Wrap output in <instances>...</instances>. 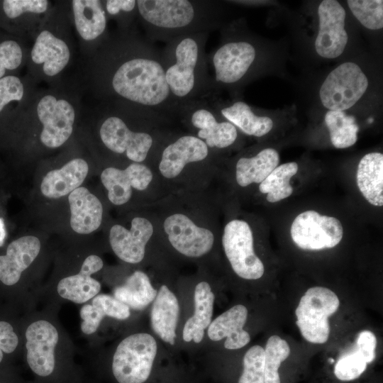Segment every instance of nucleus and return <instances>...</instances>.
<instances>
[{"label":"nucleus","instance_id":"nucleus-40","mask_svg":"<svg viewBox=\"0 0 383 383\" xmlns=\"http://www.w3.org/2000/svg\"><path fill=\"white\" fill-rule=\"evenodd\" d=\"M24 85L15 75H6L0 79V113L13 101H20L24 95Z\"/></svg>","mask_w":383,"mask_h":383},{"label":"nucleus","instance_id":"nucleus-26","mask_svg":"<svg viewBox=\"0 0 383 383\" xmlns=\"http://www.w3.org/2000/svg\"><path fill=\"white\" fill-rule=\"evenodd\" d=\"M179 306L177 297L166 285H162L154 299L150 313L154 332L165 342L174 345Z\"/></svg>","mask_w":383,"mask_h":383},{"label":"nucleus","instance_id":"nucleus-32","mask_svg":"<svg viewBox=\"0 0 383 383\" xmlns=\"http://www.w3.org/2000/svg\"><path fill=\"white\" fill-rule=\"evenodd\" d=\"M295 162H287L277 167L259 186L262 194H267V200L274 203L286 199L293 193L291 178L298 171Z\"/></svg>","mask_w":383,"mask_h":383},{"label":"nucleus","instance_id":"nucleus-5","mask_svg":"<svg viewBox=\"0 0 383 383\" xmlns=\"http://www.w3.org/2000/svg\"><path fill=\"white\" fill-rule=\"evenodd\" d=\"M157 343L148 333L132 334L118 345L112 371L119 383H143L149 377L157 354Z\"/></svg>","mask_w":383,"mask_h":383},{"label":"nucleus","instance_id":"nucleus-2","mask_svg":"<svg viewBox=\"0 0 383 383\" xmlns=\"http://www.w3.org/2000/svg\"><path fill=\"white\" fill-rule=\"evenodd\" d=\"M146 38L167 43L183 35L209 33L218 25L216 2L208 0H138Z\"/></svg>","mask_w":383,"mask_h":383},{"label":"nucleus","instance_id":"nucleus-18","mask_svg":"<svg viewBox=\"0 0 383 383\" xmlns=\"http://www.w3.org/2000/svg\"><path fill=\"white\" fill-rule=\"evenodd\" d=\"M209 155V148L204 141L193 135H181L162 149L159 170L164 177L173 179L188 164L204 161Z\"/></svg>","mask_w":383,"mask_h":383},{"label":"nucleus","instance_id":"nucleus-21","mask_svg":"<svg viewBox=\"0 0 383 383\" xmlns=\"http://www.w3.org/2000/svg\"><path fill=\"white\" fill-rule=\"evenodd\" d=\"M88 173L87 162L81 157L73 158L60 168L47 172L40 183V192L51 199L68 196L81 187Z\"/></svg>","mask_w":383,"mask_h":383},{"label":"nucleus","instance_id":"nucleus-6","mask_svg":"<svg viewBox=\"0 0 383 383\" xmlns=\"http://www.w3.org/2000/svg\"><path fill=\"white\" fill-rule=\"evenodd\" d=\"M124 116L113 113L104 118L99 130L100 140L111 152L142 163L153 147L154 137L145 130L132 129Z\"/></svg>","mask_w":383,"mask_h":383},{"label":"nucleus","instance_id":"nucleus-42","mask_svg":"<svg viewBox=\"0 0 383 383\" xmlns=\"http://www.w3.org/2000/svg\"><path fill=\"white\" fill-rule=\"evenodd\" d=\"M79 313L82 320L81 330L87 335L95 333L102 319L106 316L99 306L92 304L84 305L81 308Z\"/></svg>","mask_w":383,"mask_h":383},{"label":"nucleus","instance_id":"nucleus-39","mask_svg":"<svg viewBox=\"0 0 383 383\" xmlns=\"http://www.w3.org/2000/svg\"><path fill=\"white\" fill-rule=\"evenodd\" d=\"M3 11L9 18H16L26 13H43L48 7L47 0H4Z\"/></svg>","mask_w":383,"mask_h":383},{"label":"nucleus","instance_id":"nucleus-20","mask_svg":"<svg viewBox=\"0 0 383 383\" xmlns=\"http://www.w3.org/2000/svg\"><path fill=\"white\" fill-rule=\"evenodd\" d=\"M103 266V260L99 256H87L77 274L60 280L57 286L58 294L76 304H83L93 299L100 292L101 284L91 277V274L101 270Z\"/></svg>","mask_w":383,"mask_h":383},{"label":"nucleus","instance_id":"nucleus-34","mask_svg":"<svg viewBox=\"0 0 383 383\" xmlns=\"http://www.w3.org/2000/svg\"><path fill=\"white\" fill-rule=\"evenodd\" d=\"M265 351V383H280L279 368L290 354L288 343L274 335L267 341Z\"/></svg>","mask_w":383,"mask_h":383},{"label":"nucleus","instance_id":"nucleus-31","mask_svg":"<svg viewBox=\"0 0 383 383\" xmlns=\"http://www.w3.org/2000/svg\"><path fill=\"white\" fill-rule=\"evenodd\" d=\"M157 294L148 276L142 271L134 272L124 284L113 291L116 299L135 310L145 309L155 299Z\"/></svg>","mask_w":383,"mask_h":383},{"label":"nucleus","instance_id":"nucleus-38","mask_svg":"<svg viewBox=\"0 0 383 383\" xmlns=\"http://www.w3.org/2000/svg\"><path fill=\"white\" fill-rule=\"evenodd\" d=\"M23 53L21 45L13 40L0 43V79L8 71L16 70L22 63Z\"/></svg>","mask_w":383,"mask_h":383},{"label":"nucleus","instance_id":"nucleus-16","mask_svg":"<svg viewBox=\"0 0 383 383\" xmlns=\"http://www.w3.org/2000/svg\"><path fill=\"white\" fill-rule=\"evenodd\" d=\"M152 177L148 166L132 162L123 170L113 167L105 168L101 174V182L107 190L110 202L120 206L130 200L133 189L138 191L146 189Z\"/></svg>","mask_w":383,"mask_h":383},{"label":"nucleus","instance_id":"nucleus-41","mask_svg":"<svg viewBox=\"0 0 383 383\" xmlns=\"http://www.w3.org/2000/svg\"><path fill=\"white\" fill-rule=\"evenodd\" d=\"M92 304L99 306L105 316L118 319H127L130 315V308L115 297L108 294H97L93 298Z\"/></svg>","mask_w":383,"mask_h":383},{"label":"nucleus","instance_id":"nucleus-43","mask_svg":"<svg viewBox=\"0 0 383 383\" xmlns=\"http://www.w3.org/2000/svg\"><path fill=\"white\" fill-rule=\"evenodd\" d=\"M104 9L110 16L127 18L129 21L135 14L138 16L135 0H107Z\"/></svg>","mask_w":383,"mask_h":383},{"label":"nucleus","instance_id":"nucleus-8","mask_svg":"<svg viewBox=\"0 0 383 383\" xmlns=\"http://www.w3.org/2000/svg\"><path fill=\"white\" fill-rule=\"evenodd\" d=\"M257 56L254 45L244 40H226L207 55L213 76L211 77V94L217 86L232 85L243 80Z\"/></svg>","mask_w":383,"mask_h":383},{"label":"nucleus","instance_id":"nucleus-7","mask_svg":"<svg viewBox=\"0 0 383 383\" xmlns=\"http://www.w3.org/2000/svg\"><path fill=\"white\" fill-rule=\"evenodd\" d=\"M368 79L358 65L347 62L331 71L323 81L319 96L330 111H343L352 107L363 96Z\"/></svg>","mask_w":383,"mask_h":383},{"label":"nucleus","instance_id":"nucleus-17","mask_svg":"<svg viewBox=\"0 0 383 383\" xmlns=\"http://www.w3.org/2000/svg\"><path fill=\"white\" fill-rule=\"evenodd\" d=\"M153 233L152 224L143 217H135L131 228L120 224L113 225L109 231V243L112 250L121 260L137 264L145 256V247Z\"/></svg>","mask_w":383,"mask_h":383},{"label":"nucleus","instance_id":"nucleus-45","mask_svg":"<svg viewBox=\"0 0 383 383\" xmlns=\"http://www.w3.org/2000/svg\"><path fill=\"white\" fill-rule=\"evenodd\" d=\"M377 339L370 331H362L358 333L355 348L362 353L367 363L372 362L375 358Z\"/></svg>","mask_w":383,"mask_h":383},{"label":"nucleus","instance_id":"nucleus-4","mask_svg":"<svg viewBox=\"0 0 383 383\" xmlns=\"http://www.w3.org/2000/svg\"><path fill=\"white\" fill-rule=\"evenodd\" d=\"M339 306L338 296L330 289L309 288L301 297L295 310L296 324L303 338L311 343H325L330 335L328 318Z\"/></svg>","mask_w":383,"mask_h":383},{"label":"nucleus","instance_id":"nucleus-37","mask_svg":"<svg viewBox=\"0 0 383 383\" xmlns=\"http://www.w3.org/2000/svg\"><path fill=\"white\" fill-rule=\"evenodd\" d=\"M238 383H265V351L261 346L254 345L245 354Z\"/></svg>","mask_w":383,"mask_h":383},{"label":"nucleus","instance_id":"nucleus-46","mask_svg":"<svg viewBox=\"0 0 383 383\" xmlns=\"http://www.w3.org/2000/svg\"><path fill=\"white\" fill-rule=\"evenodd\" d=\"M6 237L5 224L2 218H0V247L3 246Z\"/></svg>","mask_w":383,"mask_h":383},{"label":"nucleus","instance_id":"nucleus-35","mask_svg":"<svg viewBox=\"0 0 383 383\" xmlns=\"http://www.w3.org/2000/svg\"><path fill=\"white\" fill-rule=\"evenodd\" d=\"M350 10L360 23L370 30L383 28V1L348 0Z\"/></svg>","mask_w":383,"mask_h":383},{"label":"nucleus","instance_id":"nucleus-22","mask_svg":"<svg viewBox=\"0 0 383 383\" xmlns=\"http://www.w3.org/2000/svg\"><path fill=\"white\" fill-rule=\"evenodd\" d=\"M72 229L82 235L96 231L103 218L101 201L87 188L79 187L68 195Z\"/></svg>","mask_w":383,"mask_h":383},{"label":"nucleus","instance_id":"nucleus-30","mask_svg":"<svg viewBox=\"0 0 383 383\" xmlns=\"http://www.w3.org/2000/svg\"><path fill=\"white\" fill-rule=\"evenodd\" d=\"M279 156L273 148H265L250 157H240L235 167L237 183L247 187L252 183H261L277 167Z\"/></svg>","mask_w":383,"mask_h":383},{"label":"nucleus","instance_id":"nucleus-24","mask_svg":"<svg viewBox=\"0 0 383 383\" xmlns=\"http://www.w3.org/2000/svg\"><path fill=\"white\" fill-rule=\"evenodd\" d=\"M204 98H206L226 121L248 135L262 137L268 133L273 127V121L270 117L256 115L251 107L243 101L224 105L219 103L211 94Z\"/></svg>","mask_w":383,"mask_h":383},{"label":"nucleus","instance_id":"nucleus-14","mask_svg":"<svg viewBox=\"0 0 383 383\" xmlns=\"http://www.w3.org/2000/svg\"><path fill=\"white\" fill-rule=\"evenodd\" d=\"M163 228L172 247L187 257H201L213 247V233L209 229L197 226L183 213H176L167 216Z\"/></svg>","mask_w":383,"mask_h":383},{"label":"nucleus","instance_id":"nucleus-3","mask_svg":"<svg viewBox=\"0 0 383 383\" xmlns=\"http://www.w3.org/2000/svg\"><path fill=\"white\" fill-rule=\"evenodd\" d=\"M209 33L178 37L161 50L167 84L174 99L182 106L211 94L206 53Z\"/></svg>","mask_w":383,"mask_h":383},{"label":"nucleus","instance_id":"nucleus-28","mask_svg":"<svg viewBox=\"0 0 383 383\" xmlns=\"http://www.w3.org/2000/svg\"><path fill=\"white\" fill-rule=\"evenodd\" d=\"M72 6L77 33L86 41L100 38L106 29V15L99 0H73Z\"/></svg>","mask_w":383,"mask_h":383},{"label":"nucleus","instance_id":"nucleus-29","mask_svg":"<svg viewBox=\"0 0 383 383\" xmlns=\"http://www.w3.org/2000/svg\"><path fill=\"white\" fill-rule=\"evenodd\" d=\"M194 313L184 324L183 339L199 343L204 335V330L211 322L214 294L209 283L199 282L194 290Z\"/></svg>","mask_w":383,"mask_h":383},{"label":"nucleus","instance_id":"nucleus-11","mask_svg":"<svg viewBox=\"0 0 383 383\" xmlns=\"http://www.w3.org/2000/svg\"><path fill=\"white\" fill-rule=\"evenodd\" d=\"M294 243L300 248L319 250L332 248L342 240L343 229L340 221L315 211H306L294 220L290 230Z\"/></svg>","mask_w":383,"mask_h":383},{"label":"nucleus","instance_id":"nucleus-9","mask_svg":"<svg viewBox=\"0 0 383 383\" xmlns=\"http://www.w3.org/2000/svg\"><path fill=\"white\" fill-rule=\"evenodd\" d=\"M218 113L206 98L184 105L179 117L196 131V137L210 148L223 149L233 145L237 138L236 128L228 121H218Z\"/></svg>","mask_w":383,"mask_h":383},{"label":"nucleus","instance_id":"nucleus-23","mask_svg":"<svg viewBox=\"0 0 383 383\" xmlns=\"http://www.w3.org/2000/svg\"><path fill=\"white\" fill-rule=\"evenodd\" d=\"M248 317L247 308L235 305L221 313L211 322L208 327V336L211 340L218 341L224 338V347L237 350L246 345L250 340L249 333L243 329Z\"/></svg>","mask_w":383,"mask_h":383},{"label":"nucleus","instance_id":"nucleus-36","mask_svg":"<svg viewBox=\"0 0 383 383\" xmlns=\"http://www.w3.org/2000/svg\"><path fill=\"white\" fill-rule=\"evenodd\" d=\"M367 362L361 352L355 347L338 360L334 367L335 377L342 381L358 378L367 369Z\"/></svg>","mask_w":383,"mask_h":383},{"label":"nucleus","instance_id":"nucleus-13","mask_svg":"<svg viewBox=\"0 0 383 383\" xmlns=\"http://www.w3.org/2000/svg\"><path fill=\"white\" fill-rule=\"evenodd\" d=\"M345 11L335 0H324L318 8L319 30L315 49L322 57L333 59L344 51L348 36L345 29Z\"/></svg>","mask_w":383,"mask_h":383},{"label":"nucleus","instance_id":"nucleus-33","mask_svg":"<svg viewBox=\"0 0 383 383\" xmlns=\"http://www.w3.org/2000/svg\"><path fill=\"white\" fill-rule=\"evenodd\" d=\"M325 123L335 148H347L356 143L359 127L354 116L341 111H328L325 116Z\"/></svg>","mask_w":383,"mask_h":383},{"label":"nucleus","instance_id":"nucleus-12","mask_svg":"<svg viewBox=\"0 0 383 383\" xmlns=\"http://www.w3.org/2000/svg\"><path fill=\"white\" fill-rule=\"evenodd\" d=\"M37 114L43 126L40 140L45 147L57 148L70 138L76 113L67 100L46 94L38 103Z\"/></svg>","mask_w":383,"mask_h":383},{"label":"nucleus","instance_id":"nucleus-1","mask_svg":"<svg viewBox=\"0 0 383 383\" xmlns=\"http://www.w3.org/2000/svg\"><path fill=\"white\" fill-rule=\"evenodd\" d=\"M102 85L107 94L170 119L182 108L167 84L162 52L147 38L122 37L113 43L103 63Z\"/></svg>","mask_w":383,"mask_h":383},{"label":"nucleus","instance_id":"nucleus-10","mask_svg":"<svg viewBox=\"0 0 383 383\" xmlns=\"http://www.w3.org/2000/svg\"><path fill=\"white\" fill-rule=\"evenodd\" d=\"M222 245L237 275L245 279L262 277L264 265L254 251L253 235L247 222L238 219L228 222L223 230Z\"/></svg>","mask_w":383,"mask_h":383},{"label":"nucleus","instance_id":"nucleus-19","mask_svg":"<svg viewBox=\"0 0 383 383\" xmlns=\"http://www.w3.org/2000/svg\"><path fill=\"white\" fill-rule=\"evenodd\" d=\"M41 243L35 235L20 237L9 243L6 254L0 255V281L7 286L16 284L23 273L39 255Z\"/></svg>","mask_w":383,"mask_h":383},{"label":"nucleus","instance_id":"nucleus-15","mask_svg":"<svg viewBox=\"0 0 383 383\" xmlns=\"http://www.w3.org/2000/svg\"><path fill=\"white\" fill-rule=\"evenodd\" d=\"M25 335L30 368L40 377L50 375L55 366V350L59 340L56 328L48 321L38 320L28 326Z\"/></svg>","mask_w":383,"mask_h":383},{"label":"nucleus","instance_id":"nucleus-44","mask_svg":"<svg viewBox=\"0 0 383 383\" xmlns=\"http://www.w3.org/2000/svg\"><path fill=\"white\" fill-rule=\"evenodd\" d=\"M18 344V338L13 326L6 321H0V362L4 354L13 353Z\"/></svg>","mask_w":383,"mask_h":383},{"label":"nucleus","instance_id":"nucleus-25","mask_svg":"<svg viewBox=\"0 0 383 383\" xmlns=\"http://www.w3.org/2000/svg\"><path fill=\"white\" fill-rule=\"evenodd\" d=\"M33 62L42 65L44 74L54 77L62 72L70 59L67 43L50 30H43L37 36L30 52Z\"/></svg>","mask_w":383,"mask_h":383},{"label":"nucleus","instance_id":"nucleus-27","mask_svg":"<svg viewBox=\"0 0 383 383\" xmlns=\"http://www.w3.org/2000/svg\"><path fill=\"white\" fill-rule=\"evenodd\" d=\"M356 179L357 187L371 204L383 205V155L381 152H370L360 160Z\"/></svg>","mask_w":383,"mask_h":383}]
</instances>
